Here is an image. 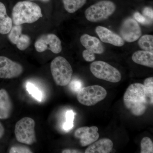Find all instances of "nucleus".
I'll use <instances>...</instances> for the list:
<instances>
[{
	"instance_id": "nucleus-4",
	"label": "nucleus",
	"mask_w": 153,
	"mask_h": 153,
	"mask_svg": "<svg viewBox=\"0 0 153 153\" xmlns=\"http://www.w3.org/2000/svg\"><path fill=\"white\" fill-rule=\"evenodd\" d=\"M116 8L115 5L111 1H100L86 9L85 13V18L91 22H102L111 16Z\"/></svg>"
},
{
	"instance_id": "nucleus-24",
	"label": "nucleus",
	"mask_w": 153,
	"mask_h": 153,
	"mask_svg": "<svg viewBox=\"0 0 153 153\" xmlns=\"http://www.w3.org/2000/svg\"><path fill=\"white\" fill-rule=\"evenodd\" d=\"M31 38L28 35L22 34L16 45L18 49L24 51L27 49L31 44Z\"/></svg>"
},
{
	"instance_id": "nucleus-15",
	"label": "nucleus",
	"mask_w": 153,
	"mask_h": 153,
	"mask_svg": "<svg viewBox=\"0 0 153 153\" xmlns=\"http://www.w3.org/2000/svg\"><path fill=\"white\" fill-rule=\"evenodd\" d=\"M113 147L111 140L103 138L96 142L85 150V153H109Z\"/></svg>"
},
{
	"instance_id": "nucleus-6",
	"label": "nucleus",
	"mask_w": 153,
	"mask_h": 153,
	"mask_svg": "<svg viewBox=\"0 0 153 153\" xmlns=\"http://www.w3.org/2000/svg\"><path fill=\"white\" fill-rule=\"evenodd\" d=\"M107 95L106 90L102 86L91 85L82 88L78 92L77 99L81 104L90 106L104 100Z\"/></svg>"
},
{
	"instance_id": "nucleus-30",
	"label": "nucleus",
	"mask_w": 153,
	"mask_h": 153,
	"mask_svg": "<svg viewBox=\"0 0 153 153\" xmlns=\"http://www.w3.org/2000/svg\"><path fill=\"white\" fill-rule=\"evenodd\" d=\"M143 14L145 16L148 17L151 20L153 19V9L150 7H146L143 10Z\"/></svg>"
},
{
	"instance_id": "nucleus-7",
	"label": "nucleus",
	"mask_w": 153,
	"mask_h": 153,
	"mask_svg": "<svg viewBox=\"0 0 153 153\" xmlns=\"http://www.w3.org/2000/svg\"><path fill=\"white\" fill-rule=\"evenodd\" d=\"M90 71L97 78L116 83L121 79V74L116 68L102 61L94 62L91 64Z\"/></svg>"
},
{
	"instance_id": "nucleus-18",
	"label": "nucleus",
	"mask_w": 153,
	"mask_h": 153,
	"mask_svg": "<svg viewBox=\"0 0 153 153\" xmlns=\"http://www.w3.org/2000/svg\"><path fill=\"white\" fill-rule=\"evenodd\" d=\"M63 5L66 10L70 13H73L81 8L87 0H63Z\"/></svg>"
},
{
	"instance_id": "nucleus-29",
	"label": "nucleus",
	"mask_w": 153,
	"mask_h": 153,
	"mask_svg": "<svg viewBox=\"0 0 153 153\" xmlns=\"http://www.w3.org/2000/svg\"><path fill=\"white\" fill-rule=\"evenodd\" d=\"M134 17L135 19L141 24H143V25L151 24L150 20L147 19L146 18L140 14L139 13L137 12V13H135V14H134Z\"/></svg>"
},
{
	"instance_id": "nucleus-5",
	"label": "nucleus",
	"mask_w": 153,
	"mask_h": 153,
	"mask_svg": "<svg viewBox=\"0 0 153 153\" xmlns=\"http://www.w3.org/2000/svg\"><path fill=\"white\" fill-rule=\"evenodd\" d=\"M35 120L32 118L23 117L16 123L15 134L19 142L31 145L36 141Z\"/></svg>"
},
{
	"instance_id": "nucleus-2",
	"label": "nucleus",
	"mask_w": 153,
	"mask_h": 153,
	"mask_svg": "<svg viewBox=\"0 0 153 153\" xmlns=\"http://www.w3.org/2000/svg\"><path fill=\"white\" fill-rule=\"evenodd\" d=\"M13 22L15 25L32 24L43 17L40 6L30 1L17 3L12 11Z\"/></svg>"
},
{
	"instance_id": "nucleus-27",
	"label": "nucleus",
	"mask_w": 153,
	"mask_h": 153,
	"mask_svg": "<svg viewBox=\"0 0 153 153\" xmlns=\"http://www.w3.org/2000/svg\"><path fill=\"white\" fill-rule=\"evenodd\" d=\"M82 82L79 79H74L70 82L69 84L70 88L74 92H78L82 88Z\"/></svg>"
},
{
	"instance_id": "nucleus-33",
	"label": "nucleus",
	"mask_w": 153,
	"mask_h": 153,
	"mask_svg": "<svg viewBox=\"0 0 153 153\" xmlns=\"http://www.w3.org/2000/svg\"><path fill=\"white\" fill-rule=\"evenodd\" d=\"M27 1H41V2H49V1H50V0H27Z\"/></svg>"
},
{
	"instance_id": "nucleus-26",
	"label": "nucleus",
	"mask_w": 153,
	"mask_h": 153,
	"mask_svg": "<svg viewBox=\"0 0 153 153\" xmlns=\"http://www.w3.org/2000/svg\"><path fill=\"white\" fill-rule=\"evenodd\" d=\"M9 153H31L32 151L29 148L26 147L18 146L11 148Z\"/></svg>"
},
{
	"instance_id": "nucleus-21",
	"label": "nucleus",
	"mask_w": 153,
	"mask_h": 153,
	"mask_svg": "<svg viewBox=\"0 0 153 153\" xmlns=\"http://www.w3.org/2000/svg\"><path fill=\"white\" fill-rule=\"evenodd\" d=\"M144 84H143L144 86L146 93L150 104L153 105V77H150L146 78L145 79Z\"/></svg>"
},
{
	"instance_id": "nucleus-16",
	"label": "nucleus",
	"mask_w": 153,
	"mask_h": 153,
	"mask_svg": "<svg viewBox=\"0 0 153 153\" xmlns=\"http://www.w3.org/2000/svg\"><path fill=\"white\" fill-rule=\"evenodd\" d=\"M135 63L147 67L153 68V53L140 50L137 51L132 56Z\"/></svg>"
},
{
	"instance_id": "nucleus-19",
	"label": "nucleus",
	"mask_w": 153,
	"mask_h": 153,
	"mask_svg": "<svg viewBox=\"0 0 153 153\" xmlns=\"http://www.w3.org/2000/svg\"><path fill=\"white\" fill-rule=\"evenodd\" d=\"M139 46L144 51L153 53V36L152 35H146L140 38Z\"/></svg>"
},
{
	"instance_id": "nucleus-12",
	"label": "nucleus",
	"mask_w": 153,
	"mask_h": 153,
	"mask_svg": "<svg viewBox=\"0 0 153 153\" xmlns=\"http://www.w3.org/2000/svg\"><path fill=\"white\" fill-rule=\"evenodd\" d=\"M96 32L100 40L104 43L119 47H122L125 44L124 41L121 37L107 28L98 26L96 29Z\"/></svg>"
},
{
	"instance_id": "nucleus-3",
	"label": "nucleus",
	"mask_w": 153,
	"mask_h": 153,
	"mask_svg": "<svg viewBox=\"0 0 153 153\" xmlns=\"http://www.w3.org/2000/svg\"><path fill=\"white\" fill-rule=\"evenodd\" d=\"M52 77L57 85L66 86L71 81L73 70L69 62L60 56L55 57L50 65Z\"/></svg>"
},
{
	"instance_id": "nucleus-28",
	"label": "nucleus",
	"mask_w": 153,
	"mask_h": 153,
	"mask_svg": "<svg viewBox=\"0 0 153 153\" xmlns=\"http://www.w3.org/2000/svg\"><path fill=\"white\" fill-rule=\"evenodd\" d=\"M82 57L87 62H92L95 59V54L87 49H85L82 52Z\"/></svg>"
},
{
	"instance_id": "nucleus-22",
	"label": "nucleus",
	"mask_w": 153,
	"mask_h": 153,
	"mask_svg": "<svg viewBox=\"0 0 153 153\" xmlns=\"http://www.w3.org/2000/svg\"><path fill=\"white\" fill-rule=\"evenodd\" d=\"M26 88L29 94L36 99L37 101H41L42 99V92L34 84L28 82L26 85Z\"/></svg>"
},
{
	"instance_id": "nucleus-23",
	"label": "nucleus",
	"mask_w": 153,
	"mask_h": 153,
	"mask_svg": "<svg viewBox=\"0 0 153 153\" xmlns=\"http://www.w3.org/2000/svg\"><path fill=\"white\" fill-rule=\"evenodd\" d=\"M141 153H153V143L148 137L143 138L141 141Z\"/></svg>"
},
{
	"instance_id": "nucleus-9",
	"label": "nucleus",
	"mask_w": 153,
	"mask_h": 153,
	"mask_svg": "<svg viewBox=\"0 0 153 153\" xmlns=\"http://www.w3.org/2000/svg\"><path fill=\"white\" fill-rule=\"evenodd\" d=\"M24 68L20 64L5 56H0V78L13 79L20 76Z\"/></svg>"
},
{
	"instance_id": "nucleus-13",
	"label": "nucleus",
	"mask_w": 153,
	"mask_h": 153,
	"mask_svg": "<svg viewBox=\"0 0 153 153\" xmlns=\"http://www.w3.org/2000/svg\"><path fill=\"white\" fill-rule=\"evenodd\" d=\"M80 41L86 49L95 54H101L104 52V47L100 41L96 37L84 34L80 37Z\"/></svg>"
},
{
	"instance_id": "nucleus-25",
	"label": "nucleus",
	"mask_w": 153,
	"mask_h": 153,
	"mask_svg": "<svg viewBox=\"0 0 153 153\" xmlns=\"http://www.w3.org/2000/svg\"><path fill=\"white\" fill-rule=\"evenodd\" d=\"M74 113L73 111L68 110L66 111V122L63 126V128L65 130L68 131L74 126Z\"/></svg>"
},
{
	"instance_id": "nucleus-31",
	"label": "nucleus",
	"mask_w": 153,
	"mask_h": 153,
	"mask_svg": "<svg viewBox=\"0 0 153 153\" xmlns=\"http://www.w3.org/2000/svg\"><path fill=\"white\" fill-rule=\"evenodd\" d=\"M4 128L2 124L0 122V139H1L2 137L3 136H4Z\"/></svg>"
},
{
	"instance_id": "nucleus-32",
	"label": "nucleus",
	"mask_w": 153,
	"mask_h": 153,
	"mask_svg": "<svg viewBox=\"0 0 153 153\" xmlns=\"http://www.w3.org/2000/svg\"><path fill=\"white\" fill-rule=\"evenodd\" d=\"M63 153H81L79 151L74 149H65L62 151Z\"/></svg>"
},
{
	"instance_id": "nucleus-8",
	"label": "nucleus",
	"mask_w": 153,
	"mask_h": 153,
	"mask_svg": "<svg viewBox=\"0 0 153 153\" xmlns=\"http://www.w3.org/2000/svg\"><path fill=\"white\" fill-rule=\"evenodd\" d=\"M35 47L38 52L49 50L55 54L60 53L62 49L60 38L53 34H44L40 36L35 42Z\"/></svg>"
},
{
	"instance_id": "nucleus-14",
	"label": "nucleus",
	"mask_w": 153,
	"mask_h": 153,
	"mask_svg": "<svg viewBox=\"0 0 153 153\" xmlns=\"http://www.w3.org/2000/svg\"><path fill=\"white\" fill-rule=\"evenodd\" d=\"M13 103L7 91L0 90V119L6 120L11 116L13 111Z\"/></svg>"
},
{
	"instance_id": "nucleus-10",
	"label": "nucleus",
	"mask_w": 153,
	"mask_h": 153,
	"mask_svg": "<svg viewBox=\"0 0 153 153\" xmlns=\"http://www.w3.org/2000/svg\"><path fill=\"white\" fill-rule=\"evenodd\" d=\"M120 34L122 38L126 42H133L140 37L141 30L137 22L134 19H128L122 25Z\"/></svg>"
},
{
	"instance_id": "nucleus-11",
	"label": "nucleus",
	"mask_w": 153,
	"mask_h": 153,
	"mask_svg": "<svg viewBox=\"0 0 153 153\" xmlns=\"http://www.w3.org/2000/svg\"><path fill=\"white\" fill-rule=\"evenodd\" d=\"M97 127L85 126L79 128L76 130L74 136L76 138L80 139V143L82 147L86 146L96 141L99 137Z\"/></svg>"
},
{
	"instance_id": "nucleus-17",
	"label": "nucleus",
	"mask_w": 153,
	"mask_h": 153,
	"mask_svg": "<svg viewBox=\"0 0 153 153\" xmlns=\"http://www.w3.org/2000/svg\"><path fill=\"white\" fill-rule=\"evenodd\" d=\"M13 27V21L8 16L4 4L0 2V34H8Z\"/></svg>"
},
{
	"instance_id": "nucleus-1",
	"label": "nucleus",
	"mask_w": 153,
	"mask_h": 153,
	"mask_svg": "<svg viewBox=\"0 0 153 153\" xmlns=\"http://www.w3.org/2000/svg\"><path fill=\"white\" fill-rule=\"evenodd\" d=\"M123 102L126 107L136 116L143 115L150 104L144 86L140 83L128 86L124 94Z\"/></svg>"
},
{
	"instance_id": "nucleus-20",
	"label": "nucleus",
	"mask_w": 153,
	"mask_h": 153,
	"mask_svg": "<svg viewBox=\"0 0 153 153\" xmlns=\"http://www.w3.org/2000/svg\"><path fill=\"white\" fill-rule=\"evenodd\" d=\"M22 28L21 25H15L12 27L8 33V37L9 40L13 44H16L20 36L22 35Z\"/></svg>"
}]
</instances>
